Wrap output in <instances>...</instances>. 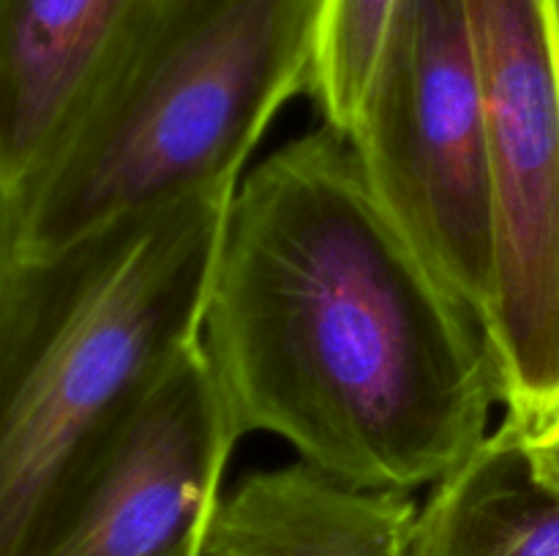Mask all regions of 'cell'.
<instances>
[{"label":"cell","mask_w":559,"mask_h":556,"mask_svg":"<svg viewBox=\"0 0 559 556\" xmlns=\"http://www.w3.org/2000/svg\"><path fill=\"white\" fill-rule=\"evenodd\" d=\"M200 343L240 434L278 436L369 488H431L489 436L500 403L480 319L325 123L240 178Z\"/></svg>","instance_id":"obj_1"},{"label":"cell","mask_w":559,"mask_h":556,"mask_svg":"<svg viewBox=\"0 0 559 556\" xmlns=\"http://www.w3.org/2000/svg\"><path fill=\"white\" fill-rule=\"evenodd\" d=\"M238 183L16 259L0 305V556H36L104 439L200 341Z\"/></svg>","instance_id":"obj_2"},{"label":"cell","mask_w":559,"mask_h":556,"mask_svg":"<svg viewBox=\"0 0 559 556\" xmlns=\"http://www.w3.org/2000/svg\"><path fill=\"white\" fill-rule=\"evenodd\" d=\"M320 0H151L44 167L11 196L16 259L243 178L311 87Z\"/></svg>","instance_id":"obj_3"},{"label":"cell","mask_w":559,"mask_h":556,"mask_svg":"<svg viewBox=\"0 0 559 556\" xmlns=\"http://www.w3.org/2000/svg\"><path fill=\"white\" fill-rule=\"evenodd\" d=\"M382 210L486 325L495 218L484 85L464 0H407L349 131Z\"/></svg>","instance_id":"obj_4"},{"label":"cell","mask_w":559,"mask_h":556,"mask_svg":"<svg viewBox=\"0 0 559 556\" xmlns=\"http://www.w3.org/2000/svg\"><path fill=\"white\" fill-rule=\"evenodd\" d=\"M484 85L495 218L486 338L506 420L559 418V0H464Z\"/></svg>","instance_id":"obj_5"},{"label":"cell","mask_w":559,"mask_h":556,"mask_svg":"<svg viewBox=\"0 0 559 556\" xmlns=\"http://www.w3.org/2000/svg\"><path fill=\"white\" fill-rule=\"evenodd\" d=\"M240 439L197 341L87 461L36 556H205Z\"/></svg>","instance_id":"obj_6"},{"label":"cell","mask_w":559,"mask_h":556,"mask_svg":"<svg viewBox=\"0 0 559 556\" xmlns=\"http://www.w3.org/2000/svg\"><path fill=\"white\" fill-rule=\"evenodd\" d=\"M151 0H0V189L44 167Z\"/></svg>","instance_id":"obj_7"},{"label":"cell","mask_w":559,"mask_h":556,"mask_svg":"<svg viewBox=\"0 0 559 556\" xmlns=\"http://www.w3.org/2000/svg\"><path fill=\"white\" fill-rule=\"evenodd\" d=\"M413 491L369 488L298 461L222 496L205 556H413Z\"/></svg>","instance_id":"obj_8"},{"label":"cell","mask_w":559,"mask_h":556,"mask_svg":"<svg viewBox=\"0 0 559 556\" xmlns=\"http://www.w3.org/2000/svg\"><path fill=\"white\" fill-rule=\"evenodd\" d=\"M413 556H559V488L538 478L519 425L502 420L431 485Z\"/></svg>","instance_id":"obj_9"},{"label":"cell","mask_w":559,"mask_h":556,"mask_svg":"<svg viewBox=\"0 0 559 556\" xmlns=\"http://www.w3.org/2000/svg\"><path fill=\"white\" fill-rule=\"evenodd\" d=\"M407 0H320L309 98L349 136Z\"/></svg>","instance_id":"obj_10"},{"label":"cell","mask_w":559,"mask_h":556,"mask_svg":"<svg viewBox=\"0 0 559 556\" xmlns=\"http://www.w3.org/2000/svg\"><path fill=\"white\" fill-rule=\"evenodd\" d=\"M524 450L538 478L559 488V418L533 434H524Z\"/></svg>","instance_id":"obj_11"},{"label":"cell","mask_w":559,"mask_h":556,"mask_svg":"<svg viewBox=\"0 0 559 556\" xmlns=\"http://www.w3.org/2000/svg\"><path fill=\"white\" fill-rule=\"evenodd\" d=\"M16 265L14 249V207H11V194L0 189V305H3L5 287H9L11 270Z\"/></svg>","instance_id":"obj_12"}]
</instances>
